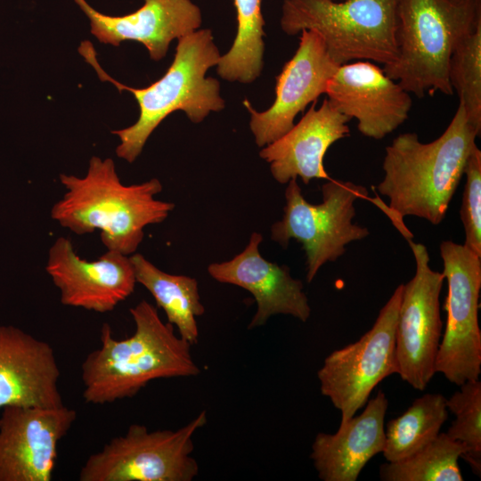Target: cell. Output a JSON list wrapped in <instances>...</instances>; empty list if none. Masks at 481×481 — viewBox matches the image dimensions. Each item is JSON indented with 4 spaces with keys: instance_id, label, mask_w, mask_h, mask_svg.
<instances>
[{
    "instance_id": "cell-1",
    "label": "cell",
    "mask_w": 481,
    "mask_h": 481,
    "mask_svg": "<svg viewBox=\"0 0 481 481\" xmlns=\"http://www.w3.org/2000/svg\"><path fill=\"white\" fill-rule=\"evenodd\" d=\"M479 135L459 103L436 140L425 143L416 133H404L386 147L384 176L377 191L388 198V206L382 208L406 239L412 235L404 216H415L433 224L444 220Z\"/></svg>"
},
{
    "instance_id": "cell-2",
    "label": "cell",
    "mask_w": 481,
    "mask_h": 481,
    "mask_svg": "<svg viewBox=\"0 0 481 481\" xmlns=\"http://www.w3.org/2000/svg\"><path fill=\"white\" fill-rule=\"evenodd\" d=\"M134 334L113 337L110 326L101 329V346L81 365L83 397L88 404H104L135 396L150 381L197 376L200 370L191 346L164 322L157 308L146 300L130 308Z\"/></svg>"
},
{
    "instance_id": "cell-3",
    "label": "cell",
    "mask_w": 481,
    "mask_h": 481,
    "mask_svg": "<svg viewBox=\"0 0 481 481\" xmlns=\"http://www.w3.org/2000/svg\"><path fill=\"white\" fill-rule=\"evenodd\" d=\"M177 40L174 60L166 73L143 88L126 86L107 74L99 64L91 42L83 41L78 47L79 53L102 81L110 82L119 92H130L138 103L137 121L111 131L120 140L116 148L117 156L128 163L138 158L150 135L172 112L182 110L192 122L198 124L211 111H221L225 106L219 81L206 77L221 57L212 31L199 29Z\"/></svg>"
},
{
    "instance_id": "cell-4",
    "label": "cell",
    "mask_w": 481,
    "mask_h": 481,
    "mask_svg": "<svg viewBox=\"0 0 481 481\" xmlns=\"http://www.w3.org/2000/svg\"><path fill=\"white\" fill-rule=\"evenodd\" d=\"M66 192L51 209L61 226L77 235L101 232L107 250L134 254L150 224L162 223L175 208L172 202L157 200L162 184L157 178L126 185L112 159L93 156L82 176L61 174Z\"/></svg>"
},
{
    "instance_id": "cell-5",
    "label": "cell",
    "mask_w": 481,
    "mask_h": 481,
    "mask_svg": "<svg viewBox=\"0 0 481 481\" xmlns=\"http://www.w3.org/2000/svg\"><path fill=\"white\" fill-rule=\"evenodd\" d=\"M481 21V4L451 0H398L397 58L384 72L405 91L422 98L452 95L449 61L459 41Z\"/></svg>"
},
{
    "instance_id": "cell-6",
    "label": "cell",
    "mask_w": 481,
    "mask_h": 481,
    "mask_svg": "<svg viewBox=\"0 0 481 481\" xmlns=\"http://www.w3.org/2000/svg\"><path fill=\"white\" fill-rule=\"evenodd\" d=\"M398 0H283L280 25L289 35L313 30L340 66L367 61L387 66L397 58Z\"/></svg>"
},
{
    "instance_id": "cell-7",
    "label": "cell",
    "mask_w": 481,
    "mask_h": 481,
    "mask_svg": "<svg viewBox=\"0 0 481 481\" xmlns=\"http://www.w3.org/2000/svg\"><path fill=\"white\" fill-rule=\"evenodd\" d=\"M322 194L321 203H309L297 179H290L285 189L282 218L271 227L272 240L283 249L292 239L302 244L308 283L325 263L344 255L347 244L370 234L366 227L353 223L355 201L368 197L364 186L330 178L322 184Z\"/></svg>"
},
{
    "instance_id": "cell-8",
    "label": "cell",
    "mask_w": 481,
    "mask_h": 481,
    "mask_svg": "<svg viewBox=\"0 0 481 481\" xmlns=\"http://www.w3.org/2000/svg\"><path fill=\"white\" fill-rule=\"evenodd\" d=\"M207 412L176 430L150 431L129 426L90 455L79 471L80 481H192L199 474L192 457L193 436L207 423Z\"/></svg>"
},
{
    "instance_id": "cell-9",
    "label": "cell",
    "mask_w": 481,
    "mask_h": 481,
    "mask_svg": "<svg viewBox=\"0 0 481 481\" xmlns=\"http://www.w3.org/2000/svg\"><path fill=\"white\" fill-rule=\"evenodd\" d=\"M403 288L397 286L366 333L330 353L318 370L321 393L340 412V422L366 404L381 380L396 373L395 328Z\"/></svg>"
},
{
    "instance_id": "cell-10",
    "label": "cell",
    "mask_w": 481,
    "mask_h": 481,
    "mask_svg": "<svg viewBox=\"0 0 481 481\" xmlns=\"http://www.w3.org/2000/svg\"><path fill=\"white\" fill-rule=\"evenodd\" d=\"M447 281L446 322L436 359V373L461 386L481 373V330L478 324L481 257L464 244H440Z\"/></svg>"
},
{
    "instance_id": "cell-11",
    "label": "cell",
    "mask_w": 481,
    "mask_h": 481,
    "mask_svg": "<svg viewBox=\"0 0 481 481\" xmlns=\"http://www.w3.org/2000/svg\"><path fill=\"white\" fill-rule=\"evenodd\" d=\"M415 263V274L404 284L395 328L396 374L423 391L434 377L442 338L440 292L444 277L429 266L425 245L407 239Z\"/></svg>"
},
{
    "instance_id": "cell-12",
    "label": "cell",
    "mask_w": 481,
    "mask_h": 481,
    "mask_svg": "<svg viewBox=\"0 0 481 481\" xmlns=\"http://www.w3.org/2000/svg\"><path fill=\"white\" fill-rule=\"evenodd\" d=\"M77 412L52 408L6 406L0 417V481H50L59 442Z\"/></svg>"
},
{
    "instance_id": "cell-13",
    "label": "cell",
    "mask_w": 481,
    "mask_h": 481,
    "mask_svg": "<svg viewBox=\"0 0 481 481\" xmlns=\"http://www.w3.org/2000/svg\"><path fill=\"white\" fill-rule=\"evenodd\" d=\"M338 66L326 51L322 37L313 30L300 32L297 51L276 77L275 99L264 111L249 100L243 105L250 113L249 127L258 147L285 135L297 115L326 92L327 84Z\"/></svg>"
},
{
    "instance_id": "cell-14",
    "label": "cell",
    "mask_w": 481,
    "mask_h": 481,
    "mask_svg": "<svg viewBox=\"0 0 481 481\" xmlns=\"http://www.w3.org/2000/svg\"><path fill=\"white\" fill-rule=\"evenodd\" d=\"M45 272L62 305L101 314L114 310L137 283L130 256L107 250L98 259L86 260L65 237L57 238L49 249Z\"/></svg>"
},
{
    "instance_id": "cell-15",
    "label": "cell",
    "mask_w": 481,
    "mask_h": 481,
    "mask_svg": "<svg viewBox=\"0 0 481 481\" xmlns=\"http://www.w3.org/2000/svg\"><path fill=\"white\" fill-rule=\"evenodd\" d=\"M325 94L364 136L381 140L409 117L410 93L374 62L357 61L338 66Z\"/></svg>"
},
{
    "instance_id": "cell-16",
    "label": "cell",
    "mask_w": 481,
    "mask_h": 481,
    "mask_svg": "<svg viewBox=\"0 0 481 481\" xmlns=\"http://www.w3.org/2000/svg\"><path fill=\"white\" fill-rule=\"evenodd\" d=\"M262 240L259 232H253L242 252L229 261L210 264L209 275L221 283L239 286L252 294L257 312L249 329L264 325L275 314H288L306 322L311 308L302 281L291 276L287 265H279L261 256Z\"/></svg>"
},
{
    "instance_id": "cell-17",
    "label": "cell",
    "mask_w": 481,
    "mask_h": 481,
    "mask_svg": "<svg viewBox=\"0 0 481 481\" xmlns=\"http://www.w3.org/2000/svg\"><path fill=\"white\" fill-rule=\"evenodd\" d=\"M74 1L101 43L118 46L123 41L139 42L155 61L166 56L174 39L199 29L202 22L201 11L192 0H144L141 8L123 16L104 14L86 0Z\"/></svg>"
},
{
    "instance_id": "cell-18",
    "label": "cell",
    "mask_w": 481,
    "mask_h": 481,
    "mask_svg": "<svg viewBox=\"0 0 481 481\" xmlns=\"http://www.w3.org/2000/svg\"><path fill=\"white\" fill-rule=\"evenodd\" d=\"M54 350L13 326L0 325V409L64 405Z\"/></svg>"
},
{
    "instance_id": "cell-19",
    "label": "cell",
    "mask_w": 481,
    "mask_h": 481,
    "mask_svg": "<svg viewBox=\"0 0 481 481\" xmlns=\"http://www.w3.org/2000/svg\"><path fill=\"white\" fill-rule=\"evenodd\" d=\"M316 102L294 126L276 141L262 147L261 159L270 164L273 177L281 184L300 177L305 184L312 179H330L323 166L328 149L350 135L342 114L328 99L316 109Z\"/></svg>"
},
{
    "instance_id": "cell-20",
    "label": "cell",
    "mask_w": 481,
    "mask_h": 481,
    "mask_svg": "<svg viewBox=\"0 0 481 481\" xmlns=\"http://www.w3.org/2000/svg\"><path fill=\"white\" fill-rule=\"evenodd\" d=\"M363 412L340 422L334 434L318 433L310 458L323 481H356L368 461L385 445V416L388 401L379 390Z\"/></svg>"
},
{
    "instance_id": "cell-21",
    "label": "cell",
    "mask_w": 481,
    "mask_h": 481,
    "mask_svg": "<svg viewBox=\"0 0 481 481\" xmlns=\"http://www.w3.org/2000/svg\"><path fill=\"white\" fill-rule=\"evenodd\" d=\"M136 281L153 297L177 334L189 344L198 343L199 328L196 318L205 312L200 301L198 281L186 275L163 272L142 254L130 256Z\"/></svg>"
},
{
    "instance_id": "cell-22",
    "label": "cell",
    "mask_w": 481,
    "mask_h": 481,
    "mask_svg": "<svg viewBox=\"0 0 481 481\" xmlns=\"http://www.w3.org/2000/svg\"><path fill=\"white\" fill-rule=\"evenodd\" d=\"M448 413L446 398L439 393L416 398L403 414L387 424L382 451L386 461H403L431 443L440 433Z\"/></svg>"
},
{
    "instance_id": "cell-23",
    "label": "cell",
    "mask_w": 481,
    "mask_h": 481,
    "mask_svg": "<svg viewBox=\"0 0 481 481\" xmlns=\"http://www.w3.org/2000/svg\"><path fill=\"white\" fill-rule=\"evenodd\" d=\"M237 33L229 51L216 65L219 77L229 82L250 84L264 68L265 20L261 0H233Z\"/></svg>"
},
{
    "instance_id": "cell-24",
    "label": "cell",
    "mask_w": 481,
    "mask_h": 481,
    "mask_svg": "<svg viewBox=\"0 0 481 481\" xmlns=\"http://www.w3.org/2000/svg\"><path fill=\"white\" fill-rule=\"evenodd\" d=\"M466 452L465 445L452 439L445 432L412 456L379 466L383 481H462L459 459Z\"/></svg>"
},
{
    "instance_id": "cell-25",
    "label": "cell",
    "mask_w": 481,
    "mask_h": 481,
    "mask_svg": "<svg viewBox=\"0 0 481 481\" xmlns=\"http://www.w3.org/2000/svg\"><path fill=\"white\" fill-rule=\"evenodd\" d=\"M448 77L469 124L481 133V21L465 35L450 57Z\"/></svg>"
},
{
    "instance_id": "cell-26",
    "label": "cell",
    "mask_w": 481,
    "mask_h": 481,
    "mask_svg": "<svg viewBox=\"0 0 481 481\" xmlns=\"http://www.w3.org/2000/svg\"><path fill=\"white\" fill-rule=\"evenodd\" d=\"M446 398L448 412L455 417L445 432L452 439L462 443L466 452L461 457L477 476L481 475V382L467 380Z\"/></svg>"
},
{
    "instance_id": "cell-27",
    "label": "cell",
    "mask_w": 481,
    "mask_h": 481,
    "mask_svg": "<svg viewBox=\"0 0 481 481\" xmlns=\"http://www.w3.org/2000/svg\"><path fill=\"white\" fill-rule=\"evenodd\" d=\"M464 175L466 183L460 211L464 245L481 257V151L477 146L468 158Z\"/></svg>"
},
{
    "instance_id": "cell-28",
    "label": "cell",
    "mask_w": 481,
    "mask_h": 481,
    "mask_svg": "<svg viewBox=\"0 0 481 481\" xmlns=\"http://www.w3.org/2000/svg\"><path fill=\"white\" fill-rule=\"evenodd\" d=\"M458 4H481V0H451Z\"/></svg>"
},
{
    "instance_id": "cell-29",
    "label": "cell",
    "mask_w": 481,
    "mask_h": 481,
    "mask_svg": "<svg viewBox=\"0 0 481 481\" xmlns=\"http://www.w3.org/2000/svg\"><path fill=\"white\" fill-rule=\"evenodd\" d=\"M337 1H339V0H337Z\"/></svg>"
}]
</instances>
